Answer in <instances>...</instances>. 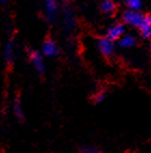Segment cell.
Here are the masks:
<instances>
[{"mask_svg": "<svg viewBox=\"0 0 151 153\" xmlns=\"http://www.w3.org/2000/svg\"><path fill=\"white\" fill-rule=\"evenodd\" d=\"M100 11L106 15H113L117 12V4L113 0H105L100 3Z\"/></svg>", "mask_w": 151, "mask_h": 153, "instance_id": "9", "label": "cell"}, {"mask_svg": "<svg viewBox=\"0 0 151 153\" xmlns=\"http://www.w3.org/2000/svg\"><path fill=\"white\" fill-rule=\"evenodd\" d=\"M12 112H13L14 117L16 118V120L22 121L24 119V111H23L22 104L19 98H15L12 104Z\"/></svg>", "mask_w": 151, "mask_h": 153, "instance_id": "10", "label": "cell"}, {"mask_svg": "<svg viewBox=\"0 0 151 153\" xmlns=\"http://www.w3.org/2000/svg\"><path fill=\"white\" fill-rule=\"evenodd\" d=\"M106 99V93L104 91H98L93 95V102L94 104H100Z\"/></svg>", "mask_w": 151, "mask_h": 153, "instance_id": "15", "label": "cell"}, {"mask_svg": "<svg viewBox=\"0 0 151 153\" xmlns=\"http://www.w3.org/2000/svg\"><path fill=\"white\" fill-rule=\"evenodd\" d=\"M29 60L31 65H33V69L38 72V74H42L45 71V63L42 57V54H40L37 51H30L29 52Z\"/></svg>", "mask_w": 151, "mask_h": 153, "instance_id": "4", "label": "cell"}, {"mask_svg": "<svg viewBox=\"0 0 151 153\" xmlns=\"http://www.w3.org/2000/svg\"><path fill=\"white\" fill-rule=\"evenodd\" d=\"M63 24H64V27L67 31H71L72 29L74 28L76 26V21L74 19V15H72L70 12H65L64 14V19H63Z\"/></svg>", "mask_w": 151, "mask_h": 153, "instance_id": "11", "label": "cell"}, {"mask_svg": "<svg viewBox=\"0 0 151 153\" xmlns=\"http://www.w3.org/2000/svg\"><path fill=\"white\" fill-rule=\"evenodd\" d=\"M124 33H125V27H124L123 23H115L108 28L106 37L115 42L117 40H120L124 36Z\"/></svg>", "mask_w": 151, "mask_h": 153, "instance_id": "5", "label": "cell"}, {"mask_svg": "<svg viewBox=\"0 0 151 153\" xmlns=\"http://www.w3.org/2000/svg\"><path fill=\"white\" fill-rule=\"evenodd\" d=\"M8 1H9V0H0V2H1V3H7Z\"/></svg>", "mask_w": 151, "mask_h": 153, "instance_id": "16", "label": "cell"}, {"mask_svg": "<svg viewBox=\"0 0 151 153\" xmlns=\"http://www.w3.org/2000/svg\"><path fill=\"white\" fill-rule=\"evenodd\" d=\"M41 53L45 57H49V58L56 57L60 54V48H58V45L56 44V42L54 40L47 39L43 42V44H42Z\"/></svg>", "mask_w": 151, "mask_h": 153, "instance_id": "3", "label": "cell"}, {"mask_svg": "<svg viewBox=\"0 0 151 153\" xmlns=\"http://www.w3.org/2000/svg\"><path fill=\"white\" fill-rule=\"evenodd\" d=\"M98 1H105V0H98Z\"/></svg>", "mask_w": 151, "mask_h": 153, "instance_id": "17", "label": "cell"}, {"mask_svg": "<svg viewBox=\"0 0 151 153\" xmlns=\"http://www.w3.org/2000/svg\"><path fill=\"white\" fill-rule=\"evenodd\" d=\"M15 55V47H14L13 40H9L3 48V58L7 64H12Z\"/></svg>", "mask_w": 151, "mask_h": 153, "instance_id": "8", "label": "cell"}, {"mask_svg": "<svg viewBox=\"0 0 151 153\" xmlns=\"http://www.w3.org/2000/svg\"><path fill=\"white\" fill-rule=\"evenodd\" d=\"M138 29H139L140 35L143 36L144 38H151V13L145 14L143 24L140 25V27Z\"/></svg>", "mask_w": 151, "mask_h": 153, "instance_id": "7", "label": "cell"}, {"mask_svg": "<svg viewBox=\"0 0 151 153\" xmlns=\"http://www.w3.org/2000/svg\"><path fill=\"white\" fill-rule=\"evenodd\" d=\"M44 1V13L50 22H53L56 17L58 10V0H43Z\"/></svg>", "mask_w": 151, "mask_h": 153, "instance_id": "6", "label": "cell"}, {"mask_svg": "<svg viewBox=\"0 0 151 153\" xmlns=\"http://www.w3.org/2000/svg\"><path fill=\"white\" fill-rule=\"evenodd\" d=\"M145 15L141 14L138 11H133V10H127L123 13L122 15V19H123L124 24H127L133 27L139 28L140 25L143 24Z\"/></svg>", "mask_w": 151, "mask_h": 153, "instance_id": "1", "label": "cell"}, {"mask_svg": "<svg viewBox=\"0 0 151 153\" xmlns=\"http://www.w3.org/2000/svg\"><path fill=\"white\" fill-rule=\"evenodd\" d=\"M124 3L126 4L129 10L138 11V10H140V8H141L143 0H124Z\"/></svg>", "mask_w": 151, "mask_h": 153, "instance_id": "13", "label": "cell"}, {"mask_svg": "<svg viewBox=\"0 0 151 153\" xmlns=\"http://www.w3.org/2000/svg\"><path fill=\"white\" fill-rule=\"evenodd\" d=\"M81 153H100V149L97 146L93 145H83L80 148Z\"/></svg>", "mask_w": 151, "mask_h": 153, "instance_id": "14", "label": "cell"}, {"mask_svg": "<svg viewBox=\"0 0 151 153\" xmlns=\"http://www.w3.org/2000/svg\"><path fill=\"white\" fill-rule=\"evenodd\" d=\"M97 48L100 54L107 58L111 57L115 53V42L107 37H103L99 39L97 42Z\"/></svg>", "mask_w": 151, "mask_h": 153, "instance_id": "2", "label": "cell"}, {"mask_svg": "<svg viewBox=\"0 0 151 153\" xmlns=\"http://www.w3.org/2000/svg\"><path fill=\"white\" fill-rule=\"evenodd\" d=\"M135 44H136V39H135V37H133V36H131V35L123 36V37L120 39V47L124 48V49L133 48V47H135Z\"/></svg>", "mask_w": 151, "mask_h": 153, "instance_id": "12", "label": "cell"}]
</instances>
